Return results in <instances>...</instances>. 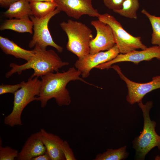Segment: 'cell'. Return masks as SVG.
<instances>
[{
  "label": "cell",
  "instance_id": "cell-1",
  "mask_svg": "<svg viewBox=\"0 0 160 160\" xmlns=\"http://www.w3.org/2000/svg\"><path fill=\"white\" fill-rule=\"evenodd\" d=\"M80 71L74 67L70 68L65 71L49 73L41 77V84L39 93L36 101H39L42 108L45 107L48 101L54 98L60 106L68 105L71 103V98L66 88L70 81H80L88 85L98 87L89 83L80 76Z\"/></svg>",
  "mask_w": 160,
  "mask_h": 160
},
{
  "label": "cell",
  "instance_id": "cell-2",
  "mask_svg": "<svg viewBox=\"0 0 160 160\" xmlns=\"http://www.w3.org/2000/svg\"><path fill=\"white\" fill-rule=\"evenodd\" d=\"M33 50L34 55L27 62L21 65L14 63L9 64L12 68L6 73V78H9L15 73L20 75L23 71L31 69L34 71L31 78L41 77L49 73L58 71L59 69L69 64L68 62L63 61L52 49H42L36 45Z\"/></svg>",
  "mask_w": 160,
  "mask_h": 160
},
{
  "label": "cell",
  "instance_id": "cell-3",
  "mask_svg": "<svg viewBox=\"0 0 160 160\" xmlns=\"http://www.w3.org/2000/svg\"><path fill=\"white\" fill-rule=\"evenodd\" d=\"M143 113V126L140 134L135 137L132 141V148L135 151L136 160H144L148 153L157 147L160 150V136L155 130L156 122L151 120L150 111L153 105L152 101L144 104L142 102L138 103Z\"/></svg>",
  "mask_w": 160,
  "mask_h": 160
},
{
  "label": "cell",
  "instance_id": "cell-4",
  "mask_svg": "<svg viewBox=\"0 0 160 160\" xmlns=\"http://www.w3.org/2000/svg\"><path fill=\"white\" fill-rule=\"evenodd\" d=\"M68 38L66 48L81 59L90 53L89 44L93 39L92 31L85 24L71 20L60 24Z\"/></svg>",
  "mask_w": 160,
  "mask_h": 160
},
{
  "label": "cell",
  "instance_id": "cell-5",
  "mask_svg": "<svg viewBox=\"0 0 160 160\" xmlns=\"http://www.w3.org/2000/svg\"><path fill=\"white\" fill-rule=\"evenodd\" d=\"M41 84V80L36 77L33 78L30 77L26 82L24 81L21 87L14 94L12 110L4 118V124L11 127L22 125L21 119L22 112L28 104L36 100L39 93Z\"/></svg>",
  "mask_w": 160,
  "mask_h": 160
},
{
  "label": "cell",
  "instance_id": "cell-6",
  "mask_svg": "<svg viewBox=\"0 0 160 160\" xmlns=\"http://www.w3.org/2000/svg\"><path fill=\"white\" fill-rule=\"evenodd\" d=\"M98 18L111 27L120 53L125 54L147 47L142 43L140 36H134L128 33L113 16L105 13L100 14Z\"/></svg>",
  "mask_w": 160,
  "mask_h": 160
},
{
  "label": "cell",
  "instance_id": "cell-7",
  "mask_svg": "<svg viewBox=\"0 0 160 160\" xmlns=\"http://www.w3.org/2000/svg\"><path fill=\"white\" fill-rule=\"evenodd\" d=\"M61 11L57 8L45 17L39 18L33 15L30 17L33 23V34L28 44L31 48L37 45L40 48L46 49L50 46L56 49L59 52H62L63 47L56 44L53 41L49 31L48 24L50 19Z\"/></svg>",
  "mask_w": 160,
  "mask_h": 160
},
{
  "label": "cell",
  "instance_id": "cell-8",
  "mask_svg": "<svg viewBox=\"0 0 160 160\" xmlns=\"http://www.w3.org/2000/svg\"><path fill=\"white\" fill-rule=\"evenodd\" d=\"M121 79L126 84L128 89L126 96L127 101L131 105L142 102L143 98L148 93L160 88V75L153 77L150 82L139 83L132 81L127 78L122 72L121 68L117 65L112 66Z\"/></svg>",
  "mask_w": 160,
  "mask_h": 160
},
{
  "label": "cell",
  "instance_id": "cell-9",
  "mask_svg": "<svg viewBox=\"0 0 160 160\" xmlns=\"http://www.w3.org/2000/svg\"><path fill=\"white\" fill-rule=\"evenodd\" d=\"M120 53L116 44L110 49L95 54H89L84 57L78 59L75 62L76 68L81 72L83 78L88 77L91 71L97 66L114 59Z\"/></svg>",
  "mask_w": 160,
  "mask_h": 160
},
{
  "label": "cell",
  "instance_id": "cell-10",
  "mask_svg": "<svg viewBox=\"0 0 160 160\" xmlns=\"http://www.w3.org/2000/svg\"><path fill=\"white\" fill-rule=\"evenodd\" d=\"M154 58L160 60V46L155 45L141 51L134 50L128 53H119L113 59L97 66L95 68L108 69L112 65L118 63L130 62L138 64L141 62L150 61Z\"/></svg>",
  "mask_w": 160,
  "mask_h": 160
},
{
  "label": "cell",
  "instance_id": "cell-11",
  "mask_svg": "<svg viewBox=\"0 0 160 160\" xmlns=\"http://www.w3.org/2000/svg\"><path fill=\"white\" fill-rule=\"evenodd\" d=\"M95 29L96 35L90 42L89 54L108 50L116 44L111 28L109 25L99 20L91 21Z\"/></svg>",
  "mask_w": 160,
  "mask_h": 160
},
{
  "label": "cell",
  "instance_id": "cell-12",
  "mask_svg": "<svg viewBox=\"0 0 160 160\" xmlns=\"http://www.w3.org/2000/svg\"><path fill=\"white\" fill-rule=\"evenodd\" d=\"M57 8L68 16L79 19L83 15L98 17L100 14L92 5V0H55Z\"/></svg>",
  "mask_w": 160,
  "mask_h": 160
},
{
  "label": "cell",
  "instance_id": "cell-13",
  "mask_svg": "<svg viewBox=\"0 0 160 160\" xmlns=\"http://www.w3.org/2000/svg\"><path fill=\"white\" fill-rule=\"evenodd\" d=\"M39 133L51 160H65L63 151L64 140L58 136L49 133L43 129H40Z\"/></svg>",
  "mask_w": 160,
  "mask_h": 160
},
{
  "label": "cell",
  "instance_id": "cell-14",
  "mask_svg": "<svg viewBox=\"0 0 160 160\" xmlns=\"http://www.w3.org/2000/svg\"><path fill=\"white\" fill-rule=\"evenodd\" d=\"M46 151L38 132L33 134L27 139L17 158L19 160H32Z\"/></svg>",
  "mask_w": 160,
  "mask_h": 160
},
{
  "label": "cell",
  "instance_id": "cell-15",
  "mask_svg": "<svg viewBox=\"0 0 160 160\" xmlns=\"http://www.w3.org/2000/svg\"><path fill=\"white\" fill-rule=\"evenodd\" d=\"M0 47L6 54L13 55L18 59H21L27 62L34 56L35 52L24 49L19 46L13 41L8 38L0 36Z\"/></svg>",
  "mask_w": 160,
  "mask_h": 160
},
{
  "label": "cell",
  "instance_id": "cell-16",
  "mask_svg": "<svg viewBox=\"0 0 160 160\" xmlns=\"http://www.w3.org/2000/svg\"><path fill=\"white\" fill-rule=\"evenodd\" d=\"M3 14L9 19L29 17L32 15L30 2L27 0H19L11 5Z\"/></svg>",
  "mask_w": 160,
  "mask_h": 160
},
{
  "label": "cell",
  "instance_id": "cell-17",
  "mask_svg": "<svg viewBox=\"0 0 160 160\" xmlns=\"http://www.w3.org/2000/svg\"><path fill=\"white\" fill-rule=\"evenodd\" d=\"M33 23L29 17L6 20L0 25V30H10L19 33H29L33 34Z\"/></svg>",
  "mask_w": 160,
  "mask_h": 160
},
{
  "label": "cell",
  "instance_id": "cell-18",
  "mask_svg": "<svg viewBox=\"0 0 160 160\" xmlns=\"http://www.w3.org/2000/svg\"><path fill=\"white\" fill-rule=\"evenodd\" d=\"M32 15L41 18L45 17L57 8L55 1H33L30 2Z\"/></svg>",
  "mask_w": 160,
  "mask_h": 160
},
{
  "label": "cell",
  "instance_id": "cell-19",
  "mask_svg": "<svg viewBox=\"0 0 160 160\" xmlns=\"http://www.w3.org/2000/svg\"><path fill=\"white\" fill-rule=\"evenodd\" d=\"M127 146H124L118 149H108L103 153L97 154L94 160H122L128 156Z\"/></svg>",
  "mask_w": 160,
  "mask_h": 160
},
{
  "label": "cell",
  "instance_id": "cell-20",
  "mask_svg": "<svg viewBox=\"0 0 160 160\" xmlns=\"http://www.w3.org/2000/svg\"><path fill=\"white\" fill-rule=\"evenodd\" d=\"M139 7V0H125L121 9L113 12L127 18L137 19V12Z\"/></svg>",
  "mask_w": 160,
  "mask_h": 160
},
{
  "label": "cell",
  "instance_id": "cell-21",
  "mask_svg": "<svg viewBox=\"0 0 160 160\" xmlns=\"http://www.w3.org/2000/svg\"><path fill=\"white\" fill-rule=\"evenodd\" d=\"M149 19L153 30L151 34V43L160 46V17L152 15L143 9L141 11Z\"/></svg>",
  "mask_w": 160,
  "mask_h": 160
},
{
  "label": "cell",
  "instance_id": "cell-22",
  "mask_svg": "<svg viewBox=\"0 0 160 160\" xmlns=\"http://www.w3.org/2000/svg\"><path fill=\"white\" fill-rule=\"evenodd\" d=\"M1 145L0 146V160H14L17 157L19 152L17 150L9 146L3 147Z\"/></svg>",
  "mask_w": 160,
  "mask_h": 160
},
{
  "label": "cell",
  "instance_id": "cell-23",
  "mask_svg": "<svg viewBox=\"0 0 160 160\" xmlns=\"http://www.w3.org/2000/svg\"><path fill=\"white\" fill-rule=\"evenodd\" d=\"M24 81L20 83L15 84L9 85L2 84L0 85V95L10 93L13 94L22 87Z\"/></svg>",
  "mask_w": 160,
  "mask_h": 160
},
{
  "label": "cell",
  "instance_id": "cell-24",
  "mask_svg": "<svg viewBox=\"0 0 160 160\" xmlns=\"http://www.w3.org/2000/svg\"><path fill=\"white\" fill-rule=\"evenodd\" d=\"M125 0H103L105 6L113 11L121 9L122 4Z\"/></svg>",
  "mask_w": 160,
  "mask_h": 160
},
{
  "label": "cell",
  "instance_id": "cell-25",
  "mask_svg": "<svg viewBox=\"0 0 160 160\" xmlns=\"http://www.w3.org/2000/svg\"><path fill=\"white\" fill-rule=\"evenodd\" d=\"M63 151L66 160H76L72 149L66 140L64 141Z\"/></svg>",
  "mask_w": 160,
  "mask_h": 160
},
{
  "label": "cell",
  "instance_id": "cell-26",
  "mask_svg": "<svg viewBox=\"0 0 160 160\" xmlns=\"http://www.w3.org/2000/svg\"><path fill=\"white\" fill-rule=\"evenodd\" d=\"M19 0H0V7L4 8H8L10 6Z\"/></svg>",
  "mask_w": 160,
  "mask_h": 160
},
{
  "label": "cell",
  "instance_id": "cell-27",
  "mask_svg": "<svg viewBox=\"0 0 160 160\" xmlns=\"http://www.w3.org/2000/svg\"><path fill=\"white\" fill-rule=\"evenodd\" d=\"M32 160H51L49 154L46 151L43 154L33 158Z\"/></svg>",
  "mask_w": 160,
  "mask_h": 160
},
{
  "label": "cell",
  "instance_id": "cell-28",
  "mask_svg": "<svg viewBox=\"0 0 160 160\" xmlns=\"http://www.w3.org/2000/svg\"><path fill=\"white\" fill-rule=\"evenodd\" d=\"M29 2L33 1H55V0H27Z\"/></svg>",
  "mask_w": 160,
  "mask_h": 160
}]
</instances>
